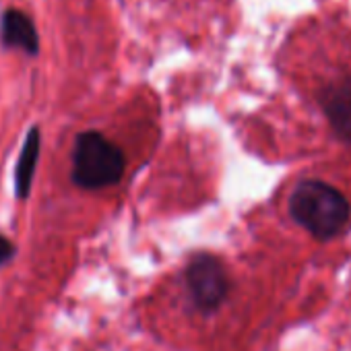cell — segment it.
<instances>
[{"label": "cell", "instance_id": "cell-3", "mask_svg": "<svg viewBox=\"0 0 351 351\" xmlns=\"http://www.w3.org/2000/svg\"><path fill=\"white\" fill-rule=\"evenodd\" d=\"M193 306L201 314H213L230 293V277L223 263L213 254L195 256L184 273Z\"/></svg>", "mask_w": 351, "mask_h": 351}, {"label": "cell", "instance_id": "cell-5", "mask_svg": "<svg viewBox=\"0 0 351 351\" xmlns=\"http://www.w3.org/2000/svg\"><path fill=\"white\" fill-rule=\"evenodd\" d=\"M3 38L9 46L23 48L29 54L38 52V34L34 23L21 11H7L3 19Z\"/></svg>", "mask_w": 351, "mask_h": 351}, {"label": "cell", "instance_id": "cell-1", "mask_svg": "<svg viewBox=\"0 0 351 351\" xmlns=\"http://www.w3.org/2000/svg\"><path fill=\"white\" fill-rule=\"evenodd\" d=\"M289 215L312 238H337L351 217V205L341 191L322 180L300 182L289 197Z\"/></svg>", "mask_w": 351, "mask_h": 351}, {"label": "cell", "instance_id": "cell-2", "mask_svg": "<svg viewBox=\"0 0 351 351\" xmlns=\"http://www.w3.org/2000/svg\"><path fill=\"white\" fill-rule=\"evenodd\" d=\"M73 178L83 189L112 186L122 178L124 155L99 132H83L73 155Z\"/></svg>", "mask_w": 351, "mask_h": 351}, {"label": "cell", "instance_id": "cell-6", "mask_svg": "<svg viewBox=\"0 0 351 351\" xmlns=\"http://www.w3.org/2000/svg\"><path fill=\"white\" fill-rule=\"evenodd\" d=\"M38 155H40V132H38V128H34L25 141L21 159L17 163V195L19 197H27V193H29Z\"/></svg>", "mask_w": 351, "mask_h": 351}, {"label": "cell", "instance_id": "cell-7", "mask_svg": "<svg viewBox=\"0 0 351 351\" xmlns=\"http://www.w3.org/2000/svg\"><path fill=\"white\" fill-rule=\"evenodd\" d=\"M13 256H15V244L9 238L0 236V267L7 265Z\"/></svg>", "mask_w": 351, "mask_h": 351}, {"label": "cell", "instance_id": "cell-4", "mask_svg": "<svg viewBox=\"0 0 351 351\" xmlns=\"http://www.w3.org/2000/svg\"><path fill=\"white\" fill-rule=\"evenodd\" d=\"M318 106L337 138L351 143V77H341L320 87Z\"/></svg>", "mask_w": 351, "mask_h": 351}]
</instances>
